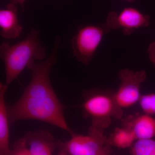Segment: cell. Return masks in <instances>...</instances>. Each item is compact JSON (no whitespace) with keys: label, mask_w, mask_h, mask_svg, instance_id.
<instances>
[{"label":"cell","mask_w":155,"mask_h":155,"mask_svg":"<svg viewBox=\"0 0 155 155\" xmlns=\"http://www.w3.org/2000/svg\"><path fill=\"white\" fill-rule=\"evenodd\" d=\"M115 93L111 90L100 89L84 92L81 107L84 118L91 120L89 128L104 130L110 125L113 119H122L123 110L118 105Z\"/></svg>","instance_id":"cell-3"},{"label":"cell","mask_w":155,"mask_h":155,"mask_svg":"<svg viewBox=\"0 0 155 155\" xmlns=\"http://www.w3.org/2000/svg\"><path fill=\"white\" fill-rule=\"evenodd\" d=\"M111 30L106 22L80 26L71 41L76 60L84 65H89L103 37Z\"/></svg>","instance_id":"cell-5"},{"label":"cell","mask_w":155,"mask_h":155,"mask_svg":"<svg viewBox=\"0 0 155 155\" xmlns=\"http://www.w3.org/2000/svg\"><path fill=\"white\" fill-rule=\"evenodd\" d=\"M106 22L111 29L120 28L125 35H128L137 28L148 27L150 16L134 8H126L119 14L114 11L109 13Z\"/></svg>","instance_id":"cell-8"},{"label":"cell","mask_w":155,"mask_h":155,"mask_svg":"<svg viewBox=\"0 0 155 155\" xmlns=\"http://www.w3.org/2000/svg\"><path fill=\"white\" fill-rule=\"evenodd\" d=\"M39 31L31 28L24 39L16 44L4 42L0 46V56L5 64L6 84L9 85L35 60L46 58L45 48L41 44Z\"/></svg>","instance_id":"cell-2"},{"label":"cell","mask_w":155,"mask_h":155,"mask_svg":"<svg viewBox=\"0 0 155 155\" xmlns=\"http://www.w3.org/2000/svg\"><path fill=\"white\" fill-rule=\"evenodd\" d=\"M122 126L131 130L137 140L155 137V117L152 115L136 113L122 119Z\"/></svg>","instance_id":"cell-9"},{"label":"cell","mask_w":155,"mask_h":155,"mask_svg":"<svg viewBox=\"0 0 155 155\" xmlns=\"http://www.w3.org/2000/svg\"><path fill=\"white\" fill-rule=\"evenodd\" d=\"M139 103L143 113L152 116L155 115V93L142 95Z\"/></svg>","instance_id":"cell-14"},{"label":"cell","mask_w":155,"mask_h":155,"mask_svg":"<svg viewBox=\"0 0 155 155\" xmlns=\"http://www.w3.org/2000/svg\"><path fill=\"white\" fill-rule=\"evenodd\" d=\"M125 1H127V2H135L136 0H125Z\"/></svg>","instance_id":"cell-17"},{"label":"cell","mask_w":155,"mask_h":155,"mask_svg":"<svg viewBox=\"0 0 155 155\" xmlns=\"http://www.w3.org/2000/svg\"><path fill=\"white\" fill-rule=\"evenodd\" d=\"M135 134L130 129L122 126L117 127L108 137L109 144L119 149H125L132 146L136 140Z\"/></svg>","instance_id":"cell-12"},{"label":"cell","mask_w":155,"mask_h":155,"mask_svg":"<svg viewBox=\"0 0 155 155\" xmlns=\"http://www.w3.org/2000/svg\"><path fill=\"white\" fill-rule=\"evenodd\" d=\"M120 80L119 89L115 91V96L118 105L122 109L130 107L139 102L141 97L140 88L147 78L145 70L134 72L125 69L119 71Z\"/></svg>","instance_id":"cell-7"},{"label":"cell","mask_w":155,"mask_h":155,"mask_svg":"<svg viewBox=\"0 0 155 155\" xmlns=\"http://www.w3.org/2000/svg\"><path fill=\"white\" fill-rule=\"evenodd\" d=\"M60 43L61 38L58 35L49 57L40 63L33 61L28 66L32 73L31 80L19 99L8 106L11 126L19 120H38L61 128L70 135L74 133L65 119V107L58 98L50 80V72L57 62Z\"/></svg>","instance_id":"cell-1"},{"label":"cell","mask_w":155,"mask_h":155,"mask_svg":"<svg viewBox=\"0 0 155 155\" xmlns=\"http://www.w3.org/2000/svg\"><path fill=\"white\" fill-rule=\"evenodd\" d=\"M132 155H155V140L151 139H137L130 147Z\"/></svg>","instance_id":"cell-13"},{"label":"cell","mask_w":155,"mask_h":155,"mask_svg":"<svg viewBox=\"0 0 155 155\" xmlns=\"http://www.w3.org/2000/svg\"><path fill=\"white\" fill-rule=\"evenodd\" d=\"M149 58L155 68V41L151 43L148 48L147 51Z\"/></svg>","instance_id":"cell-15"},{"label":"cell","mask_w":155,"mask_h":155,"mask_svg":"<svg viewBox=\"0 0 155 155\" xmlns=\"http://www.w3.org/2000/svg\"><path fill=\"white\" fill-rule=\"evenodd\" d=\"M104 130L89 128L87 135L72 134L69 140L61 141L58 155H109L113 153Z\"/></svg>","instance_id":"cell-4"},{"label":"cell","mask_w":155,"mask_h":155,"mask_svg":"<svg viewBox=\"0 0 155 155\" xmlns=\"http://www.w3.org/2000/svg\"><path fill=\"white\" fill-rule=\"evenodd\" d=\"M17 5L11 2L6 8L0 11V35L3 38L15 39L22 33V27L18 19Z\"/></svg>","instance_id":"cell-10"},{"label":"cell","mask_w":155,"mask_h":155,"mask_svg":"<svg viewBox=\"0 0 155 155\" xmlns=\"http://www.w3.org/2000/svg\"><path fill=\"white\" fill-rule=\"evenodd\" d=\"M11 2L15 3L16 4H19L21 7H22V9L24 10V5L26 0H11Z\"/></svg>","instance_id":"cell-16"},{"label":"cell","mask_w":155,"mask_h":155,"mask_svg":"<svg viewBox=\"0 0 155 155\" xmlns=\"http://www.w3.org/2000/svg\"><path fill=\"white\" fill-rule=\"evenodd\" d=\"M61 141L47 130L28 131L13 145L12 155H58Z\"/></svg>","instance_id":"cell-6"},{"label":"cell","mask_w":155,"mask_h":155,"mask_svg":"<svg viewBox=\"0 0 155 155\" xmlns=\"http://www.w3.org/2000/svg\"><path fill=\"white\" fill-rule=\"evenodd\" d=\"M8 85L0 82V155H12L9 146L10 123L5 95Z\"/></svg>","instance_id":"cell-11"}]
</instances>
